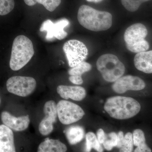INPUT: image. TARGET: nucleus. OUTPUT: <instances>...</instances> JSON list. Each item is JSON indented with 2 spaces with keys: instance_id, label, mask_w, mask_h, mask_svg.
<instances>
[{
  "instance_id": "f257e3e1",
  "label": "nucleus",
  "mask_w": 152,
  "mask_h": 152,
  "mask_svg": "<svg viewBox=\"0 0 152 152\" xmlns=\"http://www.w3.org/2000/svg\"><path fill=\"white\" fill-rule=\"evenodd\" d=\"M77 19L82 26L93 31L109 29L112 26L113 23V18L110 13L97 10L86 5L79 8Z\"/></svg>"
},
{
  "instance_id": "f03ea898",
  "label": "nucleus",
  "mask_w": 152,
  "mask_h": 152,
  "mask_svg": "<svg viewBox=\"0 0 152 152\" xmlns=\"http://www.w3.org/2000/svg\"><path fill=\"white\" fill-rule=\"evenodd\" d=\"M112 118L117 120H126L136 116L140 111V104L132 98L115 96L108 98L104 107Z\"/></svg>"
},
{
  "instance_id": "7ed1b4c3",
  "label": "nucleus",
  "mask_w": 152,
  "mask_h": 152,
  "mask_svg": "<svg viewBox=\"0 0 152 152\" xmlns=\"http://www.w3.org/2000/svg\"><path fill=\"white\" fill-rule=\"evenodd\" d=\"M34 54L32 42L27 37L19 35L13 42L10 66L13 71H18L24 67Z\"/></svg>"
},
{
  "instance_id": "20e7f679",
  "label": "nucleus",
  "mask_w": 152,
  "mask_h": 152,
  "mask_svg": "<svg viewBox=\"0 0 152 152\" xmlns=\"http://www.w3.org/2000/svg\"><path fill=\"white\" fill-rule=\"evenodd\" d=\"M96 67L106 81L113 83L122 77L125 66L118 58L112 54L101 56L96 62Z\"/></svg>"
},
{
  "instance_id": "39448f33",
  "label": "nucleus",
  "mask_w": 152,
  "mask_h": 152,
  "mask_svg": "<svg viewBox=\"0 0 152 152\" xmlns=\"http://www.w3.org/2000/svg\"><path fill=\"white\" fill-rule=\"evenodd\" d=\"M148 33L147 28L142 24H134L129 27L124 34L127 49L137 53L148 50L149 44L145 39Z\"/></svg>"
},
{
  "instance_id": "423d86ee",
  "label": "nucleus",
  "mask_w": 152,
  "mask_h": 152,
  "mask_svg": "<svg viewBox=\"0 0 152 152\" xmlns=\"http://www.w3.org/2000/svg\"><path fill=\"white\" fill-rule=\"evenodd\" d=\"M58 116L60 121L64 125H69L81 119L85 115L78 105L66 100L59 101L57 105Z\"/></svg>"
},
{
  "instance_id": "0eeeda50",
  "label": "nucleus",
  "mask_w": 152,
  "mask_h": 152,
  "mask_svg": "<svg viewBox=\"0 0 152 152\" xmlns=\"http://www.w3.org/2000/svg\"><path fill=\"white\" fill-rule=\"evenodd\" d=\"M63 48L69 66L72 68L84 61L88 54L86 45L77 40L68 41L64 44Z\"/></svg>"
},
{
  "instance_id": "6e6552de",
  "label": "nucleus",
  "mask_w": 152,
  "mask_h": 152,
  "mask_svg": "<svg viewBox=\"0 0 152 152\" xmlns=\"http://www.w3.org/2000/svg\"><path fill=\"white\" fill-rule=\"evenodd\" d=\"M37 82L32 77L14 76L7 82V88L9 92L22 97L29 96L34 91Z\"/></svg>"
},
{
  "instance_id": "1a4fd4ad",
  "label": "nucleus",
  "mask_w": 152,
  "mask_h": 152,
  "mask_svg": "<svg viewBox=\"0 0 152 152\" xmlns=\"http://www.w3.org/2000/svg\"><path fill=\"white\" fill-rule=\"evenodd\" d=\"M69 24V22L66 18L61 19L55 23H53L51 20H48L42 24L40 31L47 32L46 39L47 40H52L55 38L61 40L67 36V33L64 29Z\"/></svg>"
},
{
  "instance_id": "9d476101",
  "label": "nucleus",
  "mask_w": 152,
  "mask_h": 152,
  "mask_svg": "<svg viewBox=\"0 0 152 152\" xmlns=\"http://www.w3.org/2000/svg\"><path fill=\"white\" fill-rule=\"evenodd\" d=\"M145 83L140 78L137 76L126 75L117 80L112 86L115 92L123 94L128 91H139L144 89Z\"/></svg>"
},
{
  "instance_id": "9b49d317",
  "label": "nucleus",
  "mask_w": 152,
  "mask_h": 152,
  "mask_svg": "<svg viewBox=\"0 0 152 152\" xmlns=\"http://www.w3.org/2000/svg\"><path fill=\"white\" fill-rule=\"evenodd\" d=\"M1 119L4 125L16 132H21L26 129L30 122L28 115L15 117L7 111L1 113Z\"/></svg>"
},
{
  "instance_id": "f8f14e48",
  "label": "nucleus",
  "mask_w": 152,
  "mask_h": 152,
  "mask_svg": "<svg viewBox=\"0 0 152 152\" xmlns=\"http://www.w3.org/2000/svg\"><path fill=\"white\" fill-rule=\"evenodd\" d=\"M57 92L63 99H70L76 101L83 100L86 96L84 88L78 86L60 85L57 87Z\"/></svg>"
},
{
  "instance_id": "ddd939ff",
  "label": "nucleus",
  "mask_w": 152,
  "mask_h": 152,
  "mask_svg": "<svg viewBox=\"0 0 152 152\" xmlns=\"http://www.w3.org/2000/svg\"><path fill=\"white\" fill-rule=\"evenodd\" d=\"M0 152H16L12 131L4 124L0 125Z\"/></svg>"
},
{
  "instance_id": "4468645a",
  "label": "nucleus",
  "mask_w": 152,
  "mask_h": 152,
  "mask_svg": "<svg viewBox=\"0 0 152 152\" xmlns=\"http://www.w3.org/2000/svg\"><path fill=\"white\" fill-rule=\"evenodd\" d=\"M137 69L146 74H152V50L138 53L134 58Z\"/></svg>"
},
{
  "instance_id": "2eb2a0df",
  "label": "nucleus",
  "mask_w": 152,
  "mask_h": 152,
  "mask_svg": "<svg viewBox=\"0 0 152 152\" xmlns=\"http://www.w3.org/2000/svg\"><path fill=\"white\" fill-rule=\"evenodd\" d=\"M65 144L57 140L46 138L38 147L37 152H66Z\"/></svg>"
},
{
  "instance_id": "dca6fc26",
  "label": "nucleus",
  "mask_w": 152,
  "mask_h": 152,
  "mask_svg": "<svg viewBox=\"0 0 152 152\" xmlns=\"http://www.w3.org/2000/svg\"><path fill=\"white\" fill-rule=\"evenodd\" d=\"M134 145L137 147L134 152H152V150L146 143L144 132L140 129H136L132 134Z\"/></svg>"
},
{
  "instance_id": "f3484780",
  "label": "nucleus",
  "mask_w": 152,
  "mask_h": 152,
  "mask_svg": "<svg viewBox=\"0 0 152 152\" xmlns=\"http://www.w3.org/2000/svg\"><path fill=\"white\" fill-rule=\"evenodd\" d=\"M69 143L75 145L81 141L85 137V131L80 126H72L64 132Z\"/></svg>"
},
{
  "instance_id": "a211bd4d",
  "label": "nucleus",
  "mask_w": 152,
  "mask_h": 152,
  "mask_svg": "<svg viewBox=\"0 0 152 152\" xmlns=\"http://www.w3.org/2000/svg\"><path fill=\"white\" fill-rule=\"evenodd\" d=\"M94 149L98 152H103L104 149L98 141L96 136L92 132H89L86 134L85 152H91Z\"/></svg>"
},
{
  "instance_id": "6ab92c4d",
  "label": "nucleus",
  "mask_w": 152,
  "mask_h": 152,
  "mask_svg": "<svg viewBox=\"0 0 152 152\" xmlns=\"http://www.w3.org/2000/svg\"><path fill=\"white\" fill-rule=\"evenodd\" d=\"M26 4L29 6L35 5L37 3L43 5L50 12H53L59 6L61 0H24Z\"/></svg>"
},
{
  "instance_id": "aec40b11",
  "label": "nucleus",
  "mask_w": 152,
  "mask_h": 152,
  "mask_svg": "<svg viewBox=\"0 0 152 152\" xmlns=\"http://www.w3.org/2000/svg\"><path fill=\"white\" fill-rule=\"evenodd\" d=\"M44 113L45 117L51 120L54 123L56 121L58 116L57 107L56 103L54 101H49L45 104Z\"/></svg>"
},
{
  "instance_id": "412c9836",
  "label": "nucleus",
  "mask_w": 152,
  "mask_h": 152,
  "mask_svg": "<svg viewBox=\"0 0 152 152\" xmlns=\"http://www.w3.org/2000/svg\"><path fill=\"white\" fill-rule=\"evenodd\" d=\"M92 69V66L89 63L83 61L79 64L76 66L71 68L68 71V73L70 76H82L83 74L89 72Z\"/></svg>"
},
{
  "instance_id": "4be33fe9",
  "label": "nucleus",
  "mask_w": 152,
  "mask_h": 152,
  "mask_svg": "<svg viewBox=\"0 0 152 152\" xmlns=\"http://www.w3.org/2000/svg\"><path fill=\"white\" fill-rule=\"evenodd\" d=\"M53 122L44 117L39 125V130L41 134L47 136L50 134L53 130Z\"/></svg>"
},
{
  "instance_id": "5701e85b",
  "label": "nucleus",
  "mask_w": 152,
  "mask_h": 152,
  "mask_svg": "<svg viewBox=\"0 0 152 152\" xmlns=\"http://www.w3.org/2000/svg\"><path fill=\"white\" fill-rule=\"evenodd\" d=\"M149 1L150 0H121L125 8L131 12L137 10L142 3Z\"/></svg>"
},
{
  "instance_id": "b1692460",
  "label": "nucleus",
  "mask_w": 152,
  "mask_h": 152,
  "mask_svg": "<svg viewBox=\"0 0 152 152\" xmlns=\"http://www.w3.org/2000/svg\"><path fill=\"white\" fill-rule=\"evenodd\" d=\"M133 135L132 133L128 132L124 136V142L120 152H132L134 148Z\"/></svg>"
},
{
  "instance_id": "393cba45",
  "label": "nucleus",
  "mask_w": 152,
  "mask_h": 152,
  "mask_svg": "<svg viewBox=\"0 0 152 152\" xmlns=\"http://www.w3.org/2000/svg\"><path fill=\"white\" fill-rule=\"evenodd\" d=\"M14 0H0V15H6L12 11L15 7Z\"/></svg>"
},
{
  "instance_id": "a878e982",
  "label": "nucleus",
  "mask_w": 152,
  "mask_h": 152,
  "mask_svg": "<svg viewBox=\"0 0 152 152\" xmlns=\"http://www.w3.org/2000/svg\"><path fill=\"white\" fill-rule=\"evenodd\" d=\"M69 80L72 83L75 85H81L83 83L82 76L72 75L69 77Z\"/></svg>"
},
{
  "instance_id": "bb28decb",
  "label": "nucleus",
  "mask_w": 152,
  "mask_h": 152,
  "mask_svg": "<svg viewBox=\"0 0 152 152\" xmlns=\"http://www.w3.org/2000/svg\"><path fill=\"white\" fill-rule=\"evenodd\" d=\"M97 138L101 144H103L106 138L107 135L105 134L103 130L102 129H99L97 132Z\"/></svg>"
},
{
  "instance_id": "cd10ccee",
  "label": "nucleus",
  "mask_w": 152,
  "mask_h": 152,
  "mask_svg": "<svg viewBox=\"0 0 152 152\" xmlns=\"http://www.w3.org/2000/svg\"><path fill=\"white\" fill-rule=\"evenodd\" d=\"M108 137H107V135L106 138L103 143V145L104 148L106 150L108 151H110L115 147H114L113 142L110 139H109Z\"/></svg>"
},
{
  "instance_id": "c85d7f7f",
  "label": "nucleus",
  "mask_w": 152,
  "mask_h": 152,
  "mask_svg": "<svg viewBox=\"0 0 152 152\" xmlns=\"http://www.w3.org/2000/svg\"><path fill=\"white\" fill-rule=\"evenodd\" d=\"M124 132L122 131H120L118 134V144L117 145V148L119 149L121 148L124 142Z\"/></svg>"
},
{
  "instance_id": "c756f323",
  "label": "nucleus",
  "mask_w": 152,
  "mask_h": 152,
  "mask_svg": "<svg viewBox=\"0 0 152 152\" xmlns=\"http://www.w3.org/2000/svg\"><path fill=\"white\" fill-rule=\"evenodd\" d=\"M107 135L113 142L114 147H116L118 144V134L114 132H112L109 133Z\"/></svg>"
},
{
  "instance_id": "7c9ffc66",
  "label": "nucleus",
  "mask_w": 152,
  "mask_h": 152,
  "mask_svg": "<svg viewBox=\"0 0 152 152\" xmlns=\"http://www.w3.org/2000/svg\"><path fill=\"white\" fill-rule=\"evenodd\" d=\"M87 1L91 2L99 3L102 1L103 0H86Z\"/></svg>"
},
{
  "instance_id": "2f4dec72",
  "label": "nucleus",
  "mask_w": 152,
  "mask_h": 152,
  "mask_svg": "<svg viewBox=\"0 0 152 152\" xmlns=\"http://www.w3.org/2000/svg\"><path fill=\"white\" fill-rule=\"evenodd\" d=\"M1 98H0V104H1Z\"/></svg>"
}]
</instances>
